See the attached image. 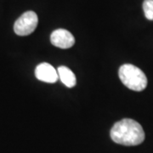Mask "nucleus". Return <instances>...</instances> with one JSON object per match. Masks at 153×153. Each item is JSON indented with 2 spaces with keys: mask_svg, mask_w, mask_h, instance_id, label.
I'll use <instances>...</instances> for the list:
<instances>
[{
  "mask_svg": "<svg viewBox=\"0 0 153 153\" xmlns=\"http://www.w3.org/2000/svg\"><path fill=\"white\" fill-rule=\"evenodd\" d=\"M35 76L38 80L42 82L54 83L59 79L58 72L49 63H41L37 66L35 69Z\"/></svg>",
  "mask_w": 153,
  "mask_h": 153,
  "instance_id": "39448f33",
  "label": "nucleus"
},
{
  "mask_svg": "<svg viewBox=\"0 0 153 153\" xmlns=\"http://www.w3.org/2000/svg\"><path fill=\"white\" fill-rule=\"evenodd\" d=\"M38 18L34 11H27L17 19L14 24V31L18 36H27L37 28Z\"/></svg>",
  "mask_w": 153,
  "mask_h": 153,
  "instance_id": "7ed1b4c3",
  "label": "nucleus"
},
{
  "mask_svg": "<svg viewBox=\"0 0 153 153\" xmlns=\"http://www.w3.org/2000/svg\"><path fill=\"white\" fill-rule=\"evenodd\" d=\"M143 10L147 20L153 21V0H145L143 3Z\"/></svg>",
  "mask_w": 153,
  "mask_h": 153,
  "instance_id": "0eeeda50",
  "label": "nucleus"
},
{
  "mask_svg": "<svg viewBox=\"0 0 153 153\" xmlns=\"http://www.w3.org/2000/svg\"><path fill=\"white\" fill-rule=\"evenodd\" d=\"M110 134L115 143L126 146H138L145 140V132L142 126L136 121L129 118L116 123L111 128Z\"/></svg>",
  "mask_w": 153,
  "mask_h": 153,
  "instance_id": "f257e3e1",
  "label": "nucleus"
},
{
  "mask_svg": "<svg viewBox=\"0 0 153 153\" xmlns=\"http://www.w3.org/2000/svg\"><path fill=\"white\" fill-rule=\"evenodd\" d=\"M51 44L60 49H69L75 44V38L66 29H56L50 36Z\"/></svg>",
  "mask_w": 153,
  "mask_h": 153,
  "instance_id": "20e7f679",
  "label": "nucleus"
},
{
  "mask_svg": "<svg viewBox=\"0 0 153 153\" xmlns=\"http://www.w3.org/2000/svg\"><path fill=\"white\" fill-rule=\"evenodd\" d=\"M119 78L126 87L134 91H142L147 86V77L139 67L124 64L118 71Z\"/></svg>",
  "mask_w": 153,
  "mask_h": 153,
  "instance_id": "f03ea898",
  "label": "nucleus"
},
{
  "mask_svg": "<svg viewBox=\"0 0 153 153\" xmlns=\"http://www.w3.org/2000/svg\"><path fill=\"white\" fill-rule=\"evenodd\" d=\"M58 76L60 81L63 82L67 88H73L76 83V79L75 74L71 69L66 66H59L57 69Z\"/></svg>",
  "mask_w": 153,
  "mask_h": 153,
  "instance_id": "423d86ee",
  "label": "nucleus"
}]
</instances>
